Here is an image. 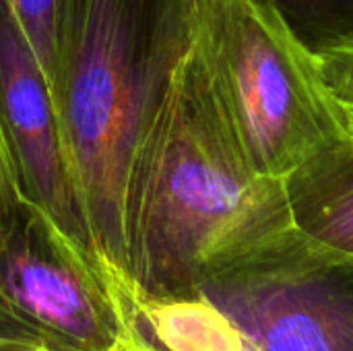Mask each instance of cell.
Masks as SVG:
<instances>
[{
    "instance_id": "6da1fadb",
    "label": "cell",
    "mask_w": 353,
    "mask_h": 351,
    "mask_svg": "<svg viewBox=\"0 0 353 351\" xmlns=\"http://www.w3.org/2000/svg\"><path fill=\"white\" fill-rule=\"evenodd\" d=\"M292 230L283 182L246 155L192 29L128 161L116 265L99 271L134 302L194 298Z\"/></svg>"
},
{
    "instance_id": "7a4b0ae2",
    "label": "cell",
    "mask_w": 353,
    "mask_h": 351,
    "mask_svg": "<svg viewBox=\"0 0 353 351\" xmlns=\"http://www.w3.org/2000/svg\"><path fill=\"white\" fill-rule=\"evenodd\" d=\"M196 0H58L52 101L81 246L116 265L132 149L194 29Z\"/></svg>"
},
{
    "instance_id": "3957f363",
    "label": "cell",
    "mask_w": 353,
    "mask_h": 351,
    "mask_svg": "<svg viewBox=\"0 0 353 351\" xmlns=\"http://www.w3.org/2000/svg\"><path fill=\"white\" fill-rule=\"evenodd\" d=\"M194 37L256 172L285 182L347 143L312 50L265 0H196Z\"/></svg>"
},
{
    "instance_id": "277c9868",
    "label": "cell",
    "mask_w": 353,
    "mask_h": 351,
    "mask_svg": "<svg viewBox=\"0 0 353 351\" xmlns=\"http://www.w3.org/2000/svg\"><path fill=\"white\" fill-rule=\"evenodd\" d=\"M124 329L110 279L14 174L0 190V351H110Z\"/></svg>"
},
{
    "instance_id": "5b68a950",
    "label": "cell",
    "mask_w": 353,
    "mask_h": 351,
    "mask_svg": "<svg viewBox=\"0 0 353 351\" xmlns=\"http://www.w3.org/2000/svg\"><path fill=\"white\" fill-rule=\"evenodd\" d=\"M248 351H353V261L310 250L296 230L199 288Z\"/></svg>"
},
{
    "instance_id": "8992f818",
    "label": "cell",
    "mask_w": 353,
    "mask_h": 351,
    "mask_svg": "<svg viewBox=\"0 0 353 351\" xmlns=\"http://www.w3.org/2000/svg\"><path fill=\"white\" fill-rule=\"evenodd\" d=\"M0 126L21 186L81 244L77 199L50 87L0 0Z\"/></svg>"
},
{
    "instance_id": "52a82bcc",
    "label": "cell",
    "mask_w": 353,
    "mask_h": 351,
    "mask_svg": "<svg viewBox=\"0 0 353 351\" xmlns=\"http://www.w3.org/2000/svg\"><path fill=\"white\" fill-rule=\"evenodd\" d=\"M292 223L302 242L329 259L353 261V147L343 143L285 182Z\"/></svg>"
},
{
    "instance_id": "ba28073f",
    "label": "cell",
    "mask_w": 353,
    "mask_h": 351,
    "mask_svg": "<svg viewBox=\"0 0 353 351\" xmlns=\"http://www.w3.org/2000/svg\"><path fill=\"white\" fill-rule=\"evenodd\" d=\"M118 296L126 329L110 351H248L228 319L203 296L157 302Z\"/></svg>"
},
{
    "instance_id": "9c48e42d",
    "label": "cell",
    "mask_w": 353,
    "mask_h": 351,
    "mask_svg": "<svg viewBox=\"0 0 353 351\" xmlns=\"http://www.w3.org/2000/svg\"><path fill=\"white\" fill-rule=\"evenodd\" d=\"M312 56L321 85L347 143L353 147V35L312 50Z\"/></svg>"
},
{
    "instance_id": "30bf717a",
    "label": "cell",
    "mask_w": 353,
    "mask_h": 351,
    "mask_svg": "<svg viewBox=\"0 0 353 351\" xmlns=\"http://www.w3.org/2000/svg\"><path fill=\"white\" fill-rule=\"evenodd\" d=\"M19 25L39 70L52 87L56 66V2L58 0H2Z\"/></svg>"
},
{
    "instance_id": "8fae6325",
    "label": "cell",
    "mask_w": 353,
    "mask_h": 351,
    "mask_svg": "<svg viewBox=\"0 0 353 351\" xmlns=\"http://www.w3.org/2000/svg\"><path fill=\"white\" fill-rule=\"evenodd\" d=\"M14 174H17L14 161H12V155L8 151V145H6V139H4V132H2V126H0V190L4 188V184Z\"/></svg>"
}]
</instances>
